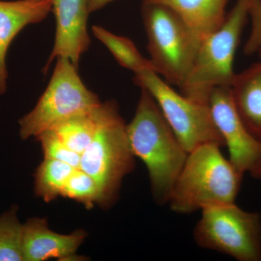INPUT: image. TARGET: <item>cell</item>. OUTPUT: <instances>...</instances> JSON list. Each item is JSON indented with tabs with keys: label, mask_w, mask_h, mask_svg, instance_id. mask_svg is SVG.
<instances>
[{
	"label": "cell",
	"mask_w": 261,
	"mask_h": 261,
	"mask_svg": "<svg viewBox=\"0 0 261 261\" xmlns=\"http://www.w3.org/2000/svg\"><path fill=\"white\" fill-rule=\"evenodd\" d=\"M250 175L254 178L261 181V156L260 159L258 160L255 166L252 168V171L250 172Z\"/></svg>",
	"instance_id": "23"
},
{
	"label": "cell",
	"mask_w": 261,
	"mask_h": 261,
	"mask_svg": "<svg viewBox=\"0 0 261 261\" xmlns=\"http://www.w3.org/2000/svg\"><path fill=\"white\" fill-rule=\"evenodd\" d=\"M220 148L217 144L207 143L188 152L168 200L173 212L190 214L212 206L234 203L243 175Z\"/></svg>",
	"instance_id": "2"
},
{
	"label": "cell",
	"mask_w": 261,
	"mask_h": 261,
	"mask_svg": "<svg viewBox=\"0 0 261 261\" xmlns=\"http://www.w3.org/2000/svg\"><path fill=\"white\" fill-rule=\"evenodd\" d=\"M249 18L251 19V32L244 47V53L247 56L257 53L261 61V0H250Z\"/></svg>",
	"instance_id": "21"
},
{
	"label": "cell",
	"mask_w": 261,
	"mask_h": 261,
	"mask_svg": "<svg viewBox=\"0 0 261 261\" xmlns=\"http://www.w3.org/2000/svg\"><path fill=\"white\" fill-rule=\"evenodd\" d=\"M134 82L152 96L187 152L207 143L224 147V140L215 126L208 104L177 93L152 70L145 69L135 73Z\"/></svg>",
	"instance_id": "8"
},
{
	"label": "cell",
	"mask_w": 261,
	"mask_h": 261,
	"mask_svg": "<svg viewBox=\"0 0 261 261\" xmlns=\"http://www.w3.org/2000/svg\"><path fill=\"white\" fill-rule=\"evenodd\" d=\"M231 89L233 102L247 130L261 141V61L236 73Z\"/></svg>",
	"instance_id": "14"
},
{
	"label": "cell",
	"mask_w": 261,
	"mask_h": 261,
	"mask_svg": "<svg viewBox=\"0 0 261 261\" xmlns=\"http://www.w3.org/2000/svg\"><path fill=\"white\" fill-rule=\"evenodd\" d=\"M215 126L229 152V161L241 174L250 173L261 156V141L247 130L239 114L231 87H214L208 97Z\"/></svg>",
	"instance_id": "9"
},
{
	"label": "cell",
	"mask_w": 261,
	"mask_h": 261,
	"mask_svg": "<svg viewBox=\"0 0 261 261\" xmlns=\"http://www.w3.org/2000/svg\"><path fill=\"white\" fill-rule=\"evenodd\" d=\"M250 0H237L219 29L202 39L193 67L181 90L184 95L207 104L211 90L231 87L235 53L249 18Z\"/></svg>",
	"instance_id": "3"
},
{
	"label": "cell",
	"mask_w": 261,
	"mask_h": 261,
	"mask_svg": "<svg viewBox=\"0 0 261 261\" xmlns=\"http://www.w3.org/2000/svg\"><path fill=\"white\" fill-rule=\"evenodd\" d=\"M53 10V0H0V96L8 88L7 54L10 44L27 25L40 23Z\"/></svg>",
	"instance_id": "11"
},
{
	"label": "cell",
	"mask_w": 261,
	"mask_h": 261,
	"mask_svg": "<svg viewBox=\"0 0 261 261\" xmlns=\"http://www.w3.org/2000/svg\"><path fill=\"white\" fill-rule=\"evenodd\" d=\"M75 168L68 163L44 159L34 174V192L45 202L61 196L65 185Z\"/></svg>",
	"instance_id": "17"
},
{
	"label": "cell",
	"mask_w": 261,
	"mask_h": 261,
	"mask_svg": "<svg viewBox=\"0 0 261 261\" xmlns=\"http://www.w3.org/2000/svg\"><path fill=\"white\" fill-rule=\"evenodd\" d=\"M61 196L80 202L87 208L95 204L102 206V194L97 182L80 168L70 176Z\"/></svg>",
	"instance_id": "19"
},
{
	"label": "cell",
	"mask_w": 261,
	"mask_h": 261,
	"mask_svg": "<svg viewBox=\"0 0 261 261\" xmlns=\"http://www.w3.org/2000/svg\"><path fill=\"white\" fill-rule=\"evenodd\" d=\"M13 205L0 216V261H24L23 224Z\"/></svg>",
	"instance_id": "18"
},
{
	"label": "cell",
	"mask_w": 261,
	"mask_h": 261,
	"mask_svg": "<svg viewBox=\"0 0 261 261\" xmlns=\"http://www.w3.org/2000/svg\"><path fill=\"white\" fill-rule=\"evenodd\" d=\"M135 159L118 106L114 101H107L97 134L81 155L80 166L97 182L103 207L112 205L117 200L123 178L135 168Z\"/></svg>",
	"instance_id": "5"
},
{
	"label": "cell",
	"mask_w": 261,
	"mask_h": 261,
	"mask_svg": "<svg viewBox=\"0 0 261 261\" xmlns=\"http://www.w3.org/2000/svg\"><path fill=\"white\" fill-rule=\"evenodd\" d=\"M101 103L97 94L84 85L78 68L67 58H57L44 93L34 109L19 119V135L23 140L37 137L72 117L92 111Z\"/></svg>",
	"instance_id": "6"
},
{
	"label": "cell",
	"mask_w": 261,
	"mask_h": 261,
	"mask_svg": "<svg viewBox=\"0 0 261 261\" xmlns=\"http://www.w3.org/2000/svg\"><path fill=\"white\" fill-rule=\"evenodd\" d=\"M115 0H89V10L91 13L102 9Z\"/></svg>",
	"instance_id": "22"
},
{
	"label": "cell",
	"mask_w": 261,
	"mask_h": 261,
	"mask_svg": "<svg viewBox=\"0 0 261 261\" xmlns=\"http://www.w3.org/2000/svg\"><path fill=\"white\" fill-rule=\"evenodd\" d=\"M142 15L154 72L181 88L193 67L202 39L166 5L142 3Z\"/></svg>",
	"instance_id": "4"
},
{
	"label": "cell",
	"mask_w": 261,
	"mask_h": 261,
	"mask_svg": "<svg viewBox=\"0 0 261 261\" xmlns=\"http://www.w3.org/2000/svg\"><path fill=\"white\" fill-rule=\"evenodd\" d=\"M104 111L105 102H102L92 111L72 117L50 129L68 148L82 155L93 141Z\"/></svg>",
	"instance_id": "15"
},
{
	"label": "cell",
	"mask_w": 261,
	"mask_h": 261,
	"mask_svg": "<svg viewBox=\"0 0 261 261\" xmlns=\"http://www.w3.org/2000/svg\"><path fill=\"white\" fill-rule=\"evenodd\" d=\"M36 138L42 146L44 159L56 160L80 168L81 154L68 148L53 130H44Z\"/></svg>",
	"instance_id": "20"
},
{
	"label": "cell",
	"mask_w": 261,
	"mask_h": 261,
	"mask_svg": "<svg viewBox=\"0 0 261 261\" xmlns=\"http://www.w3.org/2000/svg\"><path fill=\"white\" fill-rule=\"evenodd\" d=\"M193 231L199 247L239 261H261V216L235 203L202 209Z\"/></svg>",
	"instance_id": "7"
},
{
	"label": "cell",
	"mask_w": 261,
	"mask_h": 261,
	"mask_svg": "<svg viewBox=\"0 0 261 261\" xmlns=\"http://www.w3.org/2000/svg\"><path fill=\"white\" fill-rule=\"evenodd\" d=\"M56 20L54 46L43 71L47 73L55 59L65 58L78 68L81 58L91 44L87 22L89 0H53Z\"/></svg>",
	"instance_id": "10"
},
{
	"label": "cell",
	"mask_w": 261,
	"mask_h": 261,
	"mask_svg": "<svg viewBox=\"0 0 261 261\" xmlns=\"http://www.w3.org/2000/svg\"><path fill=\"white\" fill-rule=\"evenodd\" d=\"M173 10L201 39L219 29L226 19L228 0H143Z\"/></svg>",
	"instance_id": "13"
},
{
	"label": "cell",
	"mask_w": 261,
	"mask_h": 261,
	"mask_svg": "<svg viewBox=\"0 0 261 261\" xmlns=\"http://www.w3.org/2000/svg\"><path fill=\"white\" fill-rule=\"evenodd\" d=\"M83 230L70 234L51 231L47 220L31 218L23 224L24 261H44L51 258L70 260L85 240Z\"/></svg>",
	"instance_id": "12"
},
{
	"label": "cell",
	"mask_w": 261,
	"mask_h": 261,
	"mask_svg": "<svg viewBox=\"0 0 261 261\" xmlns=\"http://www.w3.org/2000/svg\"><path fill=\"white\" fill-rule=\"evenodd\" d=\"M126 130L132 152L148 171L154 201L159 205L168 203L188 152L146 89H142L135 116Z\"/></svg>",
	"instance_id": "1"
},
{
	"label": "cell",
	"mask_w": 261,
	"mask_h": 261,
	"mask_svg": "<svg viewBox=\"0 0 261 261\" xmlns=\"http://www.w3.org/2000/svg\"><path fill=\"white\" fill-rule=\"evenodd\" d=\"M92 30L94 37L106 45L121 66L135 73L145 69L154 70L149 59L144 58L128 38L116 35L99 25H93Z\"/></svg>",
	"instance_id": "16"
}]
</instances>
